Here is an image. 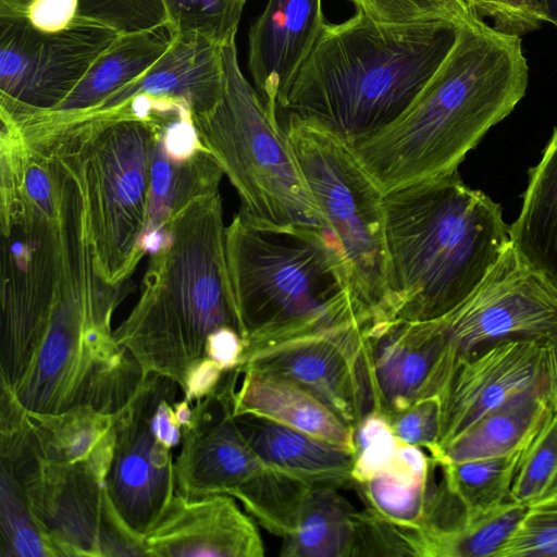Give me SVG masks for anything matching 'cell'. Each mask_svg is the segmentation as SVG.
<instances>
[{
  "label": "cell",
  "instance_id": "cell-4",
  "mask_svg": "<svg viewBox=\"0 0 557 557\" xmlns=\"http://www.w3.org/2000/svg\"><path fill=\"white\" fill-rule=\"evenodd\" d=\"M225 228L220 193L181 211L150 252L137 302L113 331L145 375L172 380L183 394L189 371L206 358L208 337L223 326L237 330Z\"/></svg>",
  "mask_w": 557,
  "mask_h": 557
},
{
  "label": "cell",
  "instance_id": "cell-46",
  "mask_svg": "<svg viewBox=\"0 0 557 557\" xmlns=\"http://www.w3.org/2000/svg\"><path fill=\"white\" fill-rule=\"evenodd\" d=\"M461 7L471 15L472 14V4L474 2V0H457Z\"/></svg>",
  "mask_w": 557,
  "mask_h": 557
},
{
  "label": "cell",
  "instance_id": "cell-25",
  "mask_svg": "<svg viewBox=\"0 0 557 557\" xmlns=\"http://www.w3.org/2000/svg\"><path fill=\"white\" fill-rule=\"evenodd\" d=\"M172 39L166 24L119 34L58 107L39 112L71 115L91 110L150 69L168 50Z\"/></svg>",
  "mask_w": 557,
  "mask_h": 557
},
{
  "label": "cell",
  "instance_id": "cell-1",
  "mask_svg": "<svg viewBox=\"0 0 557 557\" xmlns=\"http://www.w3.org/2000/svg\"><path fill=\"white\" fill-rule=\"evenodd\" d=\"M529 67L519 36L471 17L408 109L349 144L373 183L392 190L458 171L466 156L524 97Z\"/></svg>",
  "mask_w": 557,
  "mask_h": 557
},
{
  "label": "cell",
  "instance_id": "cell-27",
  "mask_svg": "<svg viewBox=\"0 0 557 557\" xmlns=\"http://www.w3.org/2000/svg\"><path fill=\"white\" fill-rule=\"evenodd\" d=\"M554 409L557 399L545 392L530 391L487 412L445 447L436 466L502 456L529 444Z\"/></svg>",
  "mask_w": 557,
  "mask_h": 557
},
{
  "label": "cell",
  "instance_id": "cell-39",
  "mask_svg": "<svg viewBox=\"0 0 557 557\" xmlns=\"http://www.w3.org/2000/svg\"><path fill=\"white\" fill-rule=\"evenodd\" d=\"M359 12L381 24H413L433 20L465 23L469 14L457 0H349Z\"/></svg>",
  "mask_w": 557,
  "mask_h": 557
},
{
  "label": "cell",
  "instance_id": "cell-41",
  "mask_svg": "<svg viewBox=\"0 0 557 557\" xmlns=\"http://www.w3.org/2000/svg\"><path fill=\"white\" fill-rule=\"evenodd\" d=\"M472 14L483 21L490 18L496 32L510 36L520 37L542 26L528 0H474Z\"/></svg>",
  "mask_w": 557,
  "mask_h": 557
},
{
  "label": "cell",
  "instance_id": "cell-7",
  "mask_svg": "<svg viewBox=\"0 0 557 557\" xmlns=\"http://www.w3.org/2000/svg\"><path fill=\"white\" fill-rule=\"evenodd\" d=\"M222 54L221 98L194 122L237 191L238 213L264 230L331 235L277 114L240 70L235 39L222 46Z\"/></svg>",
  "mask_w": 557,
  "mask_h": 557
},
{
  "label": "cell",
  "instance_id": "cell-28",
  "mask_svg": "<svg viewBox=\"0 0 557 557\" xmlns=\"http://www.w3.org/2000/svg\"><path fill=\"white\" fill-rule=\"evenodd\" d=\"M356 510L336 488L312 487L284 537L282 557H351Z\"/></svg>",
  "mask_w": 557,
  "mask_h": 557
},
{
  "label": "cell",
  "instance_id": "cell-9",
  "mask_svg": "<svg viewBox=\"0 0 557 557\" xmlns=\"http://www.w3.org/2000/svg\"><path fill=\"white\" fill-rule=\"evenodd\" d=\"M1 459L57 556H145L117 524L89 466L44 458L20 424L1 431Z\"/></svg>",
  "mask_w": 557,
  "mask_h": 557
},
{
  "label": "cell",
  "instance_id": "cell-45",
  "mask_svg": "<svg viewBox=\"0 0 557 557\" xmlns=\"http://www.w3.org/2000/svg\"><path fill=\"white\" fill-rule=\"evenodd\" d=\"M554 499H557V475L537 502Z\"/></svg>",
  "mask_w": 557,
  "mask_h": 557
},
{
  "label": "cell",
  "instance_id": "cell-10",
  "mask_svg": "<svg viewBox=\"0 0 557 557\" xmlns=\"http://www.w3.org/2000/svg\"><path fill=\"white\" fill-rule=\"evenodd\" d=\"M446 341V381L457 359L503 341L557 347V289L511 243L474 292L437 319Z\"/></svg>",
  "mask_w": 557,
  "mask_h": 557
},
{
  "label": "cell",
  "instance_id": "cell-26",
  "mask_svg": "<svg viewBox=\"0 0 557 557\" xmlns=\"http://www.w3.org/2000/svg\"><path fill=\"white\" fill-rule=\"evenodd\" d=\"M0 13L44 32L87 25L123 34L166 24L161 0H0Z\"/></svg>",
  "mask_w": 557,
  "mask_h": 557
},
{
  "label": "cell",
  "instance_id": "cell-23",
  "mask_svg": "<svg viewBox=\"0 0 557 557\" xmlns=\"http://www.w3.org/2000/svg\"><path fill=\"white\" fill-rule=\"evenodd\" d=\"M113 414L90 407H75L54 414L23 410L22 424L28 444L37 454L58 462L85 463L106 483L112 457Z\"/></svg>",
  "mask_w": 557,
  "mask_h": 557
},
{
  "label": "cell",
  "instance_id": "cell-22",
  "mask_svg": "<svg viewBox=\"0 0 557 557\" xmlns=\"http://www.w3.org/2000/svg\"><path fill=\"white\" fill-rule=\"evenodd\" d=\"M234 417L264 465L312 487L354 484L355 453L263 418Z\"/></svg>",
  "mask_w": 557,
  "mask_h": 557
},
{
  "label": "cell",
  "instance_id": "cell-2",
  "mask_svg": "<svg viewBox=\"0 0 557 557\" xmlns=\"http://www.w3.org/2000/svg\"><path fill=\"white\" fill-rule=\"evenodd\" d=\"M462 24H381L359 12L325 23L277 116L319 126L348 144L368 137L408 109L451 51Z\"/></svg>",
  "mask_w": 557,
  "mask_h": 557
},
{
  "label": "cell",
  "instance_id": "cell-44",
  "mask_svg": "<svg viewBox=\"0 0 557 557\" xmlns=\"http://www.w3.org/2000/svg\"><path fill=\"white\" fill-rule=\"evenodd\" d=\"M530 9L542 21L557 27V0H528Z\"/></svg>",
  "mask_w": 557,
  "mask_h": 557
},
{
  "label": "cell",
  "instance_id": "cell-15",
  "mask_svg": "<svg viewBox=\"0 0 557 557\" xmlns=\"http://www.w3.org/2000/svg\"><path fill=\"white\" fill-rule=\"evenodd\" d=\"M233 373L194 401L174 460L176 493L185 497L233 495L265 466L239 430L233 414Z\"/></svg>",
  "mask_w": 557,
  "mask_h": 557
},
{
  "label": "cell",
  "instance_id": "cell-30",
  "mask_svg": "<svg viewBox=\"0 0 557 557\" xmlns=\"http://www.w3.org/2000/svg\"><path fill=\"white\" fill-rule=\"evenodd\" d=\"M527 509V505L509 499L493 510L466 519L445 533H422L423 557H495Z\"/></svg>",
  "mask_w": 557,
  "mask_h": 557
},
{
  "label": "cell",
  "instance_id": "cell-20",
  "mask_svg": "<svg viewBox=\"0 0 557 557\" xmlns=\"http://www.w3.org/2000/svg\"><path fill=\"white\" fill-rule=\"evenodd\" d=\"M222 46L201 36L174 35L150 69L91 110L71 115L48 113V119L64 123L106 113L136 96L174 99L186 103L193 115L206 113L218 103L223 90Z\"/></svg>",
  "mask_w": 557,
  "mask_h": 557
},
{
  "label": "cell",
  "instance_id": "cell-33",
  "mask_svg": "<svg viewBox=\"0 0 557 557\" xmlns=\"http://www.w3.org/2000/svg\"><path fill=\"white\" fill-rule=\"evenodd\" d=\"M174 35H194L219 45L235 39L246 0H161Z\"/></svg>",
  "mask_w": 557,
  "mask_h": 557
},
{
  "label": "cell",
  "instance_id": "cell-5",
  "mask_svg": "<svg viewBox=\"0 0 557 557\" xmlns=\"http://www.w3.org/2000/svg\"><path fill=\"white\" fill-rule=\"evenodd\" d=\"M225 258L244 347L372 319L327 233L264 230L237 213L225 228Z\"/></svg>",
  "mask_w": 557,
  "mask_h": 557
},
{
  "label": "cell",
  "instance_id": "cell-36",
  "mask_svg": "<svg viewBox=\"0 0 557 557\" xmlns=\"http://www.w3.org/2000/svg\"><path fill=\"white\" fill-rule=\"evenodd\" d=\"M351 556H423L422 529L403 527L369 508L356 511Z\"/></svg>",
  "mask_w": 557,
  "mask_h": 557
},
{
  "label": "cell",
  "instance_id": "cell-37",
  "mask_svg": "<svg viewBox=\"0 0 557 557\" xmlns=\"http://www.w3.org/2000/svg\"><path fill=\"white\" fill-rule=\"evenodd\" d=\"M495 557H557V499L529 505Z\"/></svg>",
  "mask_w": 557,
  "mask_h": 557
},
{
  "label": "cell",
  "instance_id": "cell-16",
  "mask_svg": "<svg viewBox=\"0 0 557 557\" xmlns=\"http://www.w3.org/2000/svg\"><path fill=\"white\" fill-rule=\"evenodd\" d=\"M153 113V112H152ZM154 116V115H153ZM150 159L146 251L159 247L164 230L187 206L219 194L222 168L201 141L191 110L177 104L154 116Z\"/></svg>",
  "mask_w": 557,
  "mask_h": 557
},
{
  "label": "cell",
  "instance_id": "cell-14",
  "mask_svg": "<svg viewBox=\"0 0 557 557\" xmlns=\"http://www.w3.org/2000/svg\"><path fill=\"white\" fill-rule=\"evenodd\" d=\"M530 391L557 399V347L511 339L457 359L438 396L441 432L431 459L487 412Z\"/></svg>",
  "mask_w": 557,
  "mask_h": 557
},
{
  "label": "cell",
  "instance_id": "cell-19",
  "mask_svg": "<svg viewBox=\"0 0 557 557\" xmlns=\"http://www.w3.org/2000/svg\"><path fill=\"white\" fill-rule=\"evenodd\" d=\"M325 23L322 0H268L251 25L249 72L258 92L275 114Z\"/></svg>",
  "mask_w": 557,
  "mask_h": 557
},
{
  "label": "cell",
  "instance_id": "cell-3",
  "mask_svg": "<svg viewBox=\"0 0 557 557\" xmlns=\"http://www.w3.org/2000/svg\"><path fill=\"white\" fill-rule=\"evenodd\" d=\"M393 318L440 319L485 278L510 245L499 203L458 171L383 196Z\"/></svg>",
  "mask_w": 557,
  "mask_h": 557
},
{
  "label": "cell",
  "instance_id": "cell-35",
  "mask_svg": "<svg viewBox=\"0 0 557 557\" xmlns=\"http://www.w3.org/2000/svg\"><path fill=\"white\" fill-rule=\"evenodd\" d=\"M1 555L57 556L13 479L1 470Z\"/></svg>",
  "mask_w": 557,
  "mask_h": 557
},
{
  "label": "cell",
  "instance_id": "cell-12",
  "mask_svg": "<svg viewBox=\"0 0 557 557\" xmlns=\"http://www.w3.org/2000/svg\"><path fill=\"white\" fill-rule=\"evenodd\" d=\"M163 377L145 375L126 405L113 414L112 457L104 483L114 519L143 552L144 539L176 494L172 449L157 437L151 423Z\"/></svg>",
  "mask_w": 557,
  "mask_h": 557
},
{
  "label": "cell",
  "instance_id": "cell-6",
  "mask_svg": "<svg viewBox=\"0 0 557 557\" xmlns=\"http://www.w3.org/2000/svg\"><path fill=\"white\" fill-rule=\"evenodd\" d=\"M15 125L25 140L48 147L74 173L97 271L122 288L147 253L151 103L140 115L120 109L55 125Z\"/></svg>",
  "mask_w": 557,
  "mask_h": 557
},
{
  "label": "cell",
  "instance_id": "cell-31",
  "mask_svg": "<svg viewBox=\"0 0 557 557\" xmlns=\"http://www.w3.org/2000/svg\"><path fill=\"white\" fill-rule=\"evenodd\" d=\"M311 488L265 465L232 496L262 528L284 539L293 532L299 509Z\"/></svg>",
  "mask_w": 557,
  "mask_h": 557
},
{
  "label": "cell",
  "instance_id": "cell-40",
  "mask_svg": "<svg viewBox=\"0 0 557 557\" xmlns=\"http://www.w3.org/2000/svg\"><path fill=\"white\" fill-rule=\"evenodd\" d=\"M385 416L398 440L424 447L431 456L436 453L442 416L438 397L417 400L401 410Z\"/></svg>",
  "mask_w": 557,
  "mask_h": 557
},
{
  "label": "cell",
  "instance_id": "cell-38",
  "mask_svg": "<svg viewBox=\"0 0 557 557\" xmlns=\"http://www.w3.org/2000/svg\"><path fill=\"white\" fill-rule=\"evenodd\" d=\"M355 443L354 483L364 482L385 471L401 441L393 433L384 413L371 411L355 428Z\"/></svg>",
  "mask_w": 557,
  "mask_h": 557
},
{
  "label": "cell",
  "instance_id": "cell-13",
  "mask_svg": "<svg viewBox=\"0 0 557 557\" xmlns=\"http://www.w3.org/2000/svg\"><path fill=\"white\" fill-rule=\"evenodd\" d=\"M370 323L355 321L244 347L235 369H255L290 379L356 428L374 410L367 338Z\"/></svg>",
  "mask_w": 557,
  "mask_h": 557
},
{
  "label": "cell",
  "instance_id": "cell-8",
  "mask_svg": "<svg viewBox=\"0 0 557 557\" xmlns=\"http://www.w3.org/2000/svg\"><path fill=\"white\" fill-rule=\"evenodd\" d=\"M284 129L345 262L350 288L373 320L391 319L383 194L348 143L285 117Z\"/></svg>",
  "mask_w": 557,
  "mask_h": 557
},
{
  "label": "cell",
  "instance_id": "cell-29",
  "mask_svg": "<svg viewBox=\"0 0 557 557\" xmlns=\"http://www.w3.org/2000/svg\"><path fill=\"white\" fill-rule=\"evenodd\" d=\"M525 447L502 456L441 463V483L470 517L483 515L510 499L511 484Z\"/></svg>",
  "mask_w": 557,
  "mask_h": 557
},
{
  "label": "cell",
  "instance_id": "cell-43",
  "mask_svg": "<svg viewBox=\"0 0 557 557\" xmlns=\"http://www.w3.org/2000/svg\"><path fill=\"white\" fill-rule=\"evenodd\" d=\"M224 372L216 362L203 358L189 371L183 397L193 404L207 396L219 385Z\"/></svg>",
  "mask_w": 557,
  "mask_h": 557
},
{
  "label": "cell",
  "instance_id": "cell-32",
  "mask_svg": "<svg viewBox=\"0 0 557 557\" xmlns=\"http://www.w3.org/2000/svg\"><path fill=\"white\" fill-rule=\"evenodd\" d=\"M431 479L416 481L384 471L352 486L367 508L403 527L422 529L434 486Z\"/></svg>",
  "mask_w": 557,
  "mask_h": 557
},
{
  "label": "cell",
  "instance_id": "cell-11",
  "mask_svg": "<svg viewBox=\"0 0 557 557\" xmlns=\"http://www.w3.org/2000/svg\"><path fill=\"white\" fill-rule=\"evenodd\" d=\"M119 34L87 25L44 32L0 13V113L58 107Z\"/></svg>",
  "mask_w": 557,
  "mask_h": 557
},
{
  "label": "cell",
  "instance_id": "cell-24",
  "mask_svg": "<svg viewBox=\"0 0 557 557\" xmlns=\"http://www.w3.org/2000/svg\"><path fill=\"white\" fill-rule=\"evenodd\" d=\"M519 257L557 289V125L540 162L529 170L522 206L509 225Z\"/></svg>",
  "mask_w": 557,
  "mask_h": 557
},
{
  "label": "cell",
  "instance_id": "cell-21",
  "mask_svg": "<svg viewBox=\"0 0 557 557\" xmlns=\"http://www.w3.org/2000/svg\"><path fill=\"white\" fill-rule=\"evenodd\" d=\"M233 371V414H249L356 454L355 428L299 383L255 369Z\"/></svg>",
  "mask_w": 557,
  "mask_h": 557
},
{
  "label": "cell",
  "instance_id": "cell-18",
  "mask_svg": "<svg viewBox=\"0 0 557 557\" xmlns=\"http://www.w3.org/2000/svg\"><path fill=\"white\" fill-rule=\"evenodd\" d=\"M145 556L262 557L253 518L227 494H175L157 527L144 539Z\"/></svg>",
  "mask_w": 557,
  "mask_h": 557
},
{
  "label": "cell",
  "instance_id": "cell-42",
  "mask_svg": "<svg viewBox=\"0 0 557 557\" xmlns=\"http://www.w3.org/2000/svg\"><path fill=\"white\" fill-rule=\"evenodd\" d=\"M243 350V338L232 326L214 331L206 344V357L216 362L224 371L237 366Z\"/></svg>",
  "mask_w": 557,
  "mask_h": 557
},
{
  "label": "cell",
  "instance_id": "cell-17",
  "mask_svg": "<svg viewBox=\"0 0 557 557\" xmlns=\"http://www.w3.org/2000/svg\"><path fill=\"white\" fill-rule=\"evenodd\" d=\"M374 410L388 414L438 397L445 382L446 341L438 320L372 321L367 329Z\"/></svg>",
  "mask_w": 557,
  "mask_h": 557
},
{
  "label": "cell",
  "instance_id": "cell-34",
  "mask_svg": "<svg viewBox=\"0 0 557 557\" xmlns=\"http://www.w3.org/2000/svg\"><path fill=\"white\" fill-rule=\"evenodd\" d=\"M556 475L557 409H554L524 448L511 484L510 499L527 506L537 502Z\"/></svg>",
  "mask_w": 557,
  "mask_h": 557
}]
</instances>
